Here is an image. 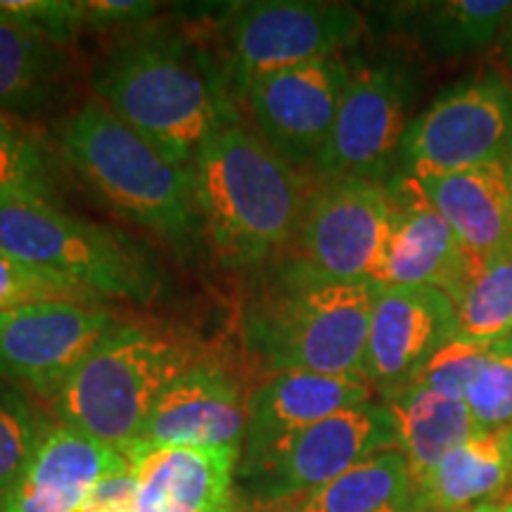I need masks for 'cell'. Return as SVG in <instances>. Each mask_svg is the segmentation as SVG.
<instances>
[{"label": "cell", "instance_id": "4316f807", "mask_svg": "<svg viewBox=\"0 0 512 512\" xmlns=\"http://www.w3.org/2000/svg\"><path fill=\"white\" fill-rule=\"evenodd\" d=\"M0 197L53 202L55 178L43 145L27 126L0 112Z\"/></svg>", "mask_w": 512, "mask_h": 512}, {"label": "cell", "instance_id": "44dd1931", "mask_svg": "<svg viewBox=\"0 0 512 512\" xmlns=\"http://www.w3.org/2000/svg\"><path fill=\"white\" fill-rule=\"evenodd\" d=\"M422 512H460L475 505L512 501V422L479 430L453 448L422 482L413 486Z\"/></svg>", "mask_w": 512, "mask_h": 512}, {"label": "cell", "instance_id": "74e56055", "mask_svg": "<svg viewBox=\"0 0 512 512\" xmlns=\"http://www.w3.org/2000/svg\"><path fill=\"white\" fill-rule=\"evenodd\" d=\"M505 169H508V174H510V181H512V145H510V152H508V157H505Z\"/></svg>", "mask_w": 512, "mask_h": 512}, {"label": "cell", "instance_id": "2e32d148", "mask_svg": "<svg viewBox=\"0 0 512 512\" xmlns=\"http://www.w3.org/2000/svg\"><path fill=\"white\" fill-rule=\"evenodd\" d=\"M133 512H235L240 451L195 446H140L128 451Z\"/></svg>", "mask_w": 512, "mask_h": 512}, {"label": "cell", "instance_id": "83f0119b", "mask_svg": "<svg viewBox=\"0 0 512 512\" xmlns=\"http://www.w3.org/2000/svg\"><path fill=\"white\" fill-rule=\"evenodd\" d=\"M50 427L29 394L0 380V505Z\"/></svg>", "mask_w": 512, "mask_h": 512}, {"label": "cell", "instance_id": "4dcf8cb0", "mask_svg": "<svg viewBox=\"0 0 512 512\" xmlns=\"http://www.w3.org/2000/svg\"><path fill=\"white\" fill-rule=\"evenodd\" d=\"M0 22L64 48L86 31L81 0H0Z\"/></svg>", "mask_w": 512, "mask_h": 512}, {"label": "cell", "instance_id": "ba28073f", "mask_svg": "<svg viewBox=\"0 0 512 512\" xmlns=\"http://www.w3.org/2000/svg\"><path fill=\"white\" fill-rule=\"evenodd\" d=\"M396 448V430L382 401H366L240 458L235 494L242 508L285 501L332 482L377 453Z\"/></svg>", "mask_w": 512, "mask_h": 512}, {"label": "cell", "instance_id": "9c48e42d", "mask_svg": "<svg viewBox=\"0 0 512 512\" xmlns=\"http://www.w3.org/2000/svg\"><path fill=\"white\" fill-rule=\"evenodd\" d=\"M510 145L512 81L501 72L467 76L411 121L396 174L422 181L505 162Z\"/></svg>", "mask_w": 512, "mask_h": 512}, {"label": "cell", "instance_id": "7402d4cb", "mask_svg": "<svg viewBox=\"0 0 512 512\" xmlns=\"http://www.w3.org/2000/svg\"><path fill=\"white\" fill-rule=\"evenodd\" d=\"M389 27L403 31L434 60L482 53L498 43L508 22V0H437L382 10Z\"/></svg>", "mask_w": 512, "mask_h": 512}, {"label": "cell", "instance_id": "5b68a950", "mask_svg": "<svg viewBox=\"0 0 512 512\" xmlns=\"http://www.w3.org/2000/svg\"><path fill=\"white\" fill-rule=\"evenodd\" d=\"M192 347L143 323H114L55 396L60 425L128 453L166 387L195 361Z\"/></svg>", "mask_w": 512, "mask_h": 512}, {"label": "cell", "instance_id": "484cf974", "mask_svg": "<svg viewBox=\"0 0 512 512\" xmlns=\"http://www.w3.org/2000/svg\"><path fill=\"white\" fill-rule=\"evenodd\" d=\"M458 337L470 342H503L512 332V245L491 256H472L463 283L451 294Z\"/></svg>", "mask_w": 512, "mask_h": 512}, {"label": "cell", "instance_id": "ac0fdd59", "mask_svg": "<svg viewBox=\"0 0 512 512\" xmlns=\"http://www.w3.org/2000/svg\"><path fill=\"white\" fill-rule=\"evenodd\" d=\"M387 190L392 197V233L380 285L437 287L451 294L463 283L475 254L467 252L413 178L396 174Z\"/></svg>", "mask_w": 512, "mask_h": 512}, {"label": "cell", "instance_id": "cb8c5ba5", "mask_svg": "<svg viewBox=\"0 0 512 512\" xmlns=\"http://www.w3.org/2000/svg\"><path fill=\"white\" fill-rule=\"evenodd\" d=\"M413 498L411 470L399 448L377 453L318 489L242 512H382Z\"/></svg>", "mask_w": 512, "mask_h": 512}, {"label": "cell", "instance_id": "e575fe53", "mask_svg": "<svg viewBox=\"0 0 512 512\" xmlns=\"http://www.w3.org/2000/svg\"><path fill=\"white\" fill-rule=\"evenodd\" d=\"M460 512H508V503L494 501V503L475 505V508H467V510H460Z\"/></svg>", "mask_w": 512, "mask_h": 512}, {"label": "cell", "instance_id": "1f68e13d", "mask_svg": "<svg viewBox=\"0 0 512 512\" xmlns=\"http://www.w3.org/2000/svg\"><path fill=\"white\" fill-rule=\"evenodd\" d=\"M477 430H496L512 422V354L494 351L463 396Z\"/></svg>", "mask_w": 512, "mask_h": 512}, {"label": "cell", "instance_id": "52a82bcc", "mask_svg": "<svg viewBox=\"0 0 512 512\" xmlns=\"http://www.w3.org/2000/svg\"><path fill=\"white\" fill-rule=\"evenodd\" d=\"M330 140L313 176L387 185L399 171L401 143L411 126L418 74L394 55H351Z\"/></svg>", "mask_w": 512, "mask_h": 512}, {"label": "cell", "instance_id": "d590c367", "mask_svg": "<svg viewBox=\"0 0 512 512\" xmlns=\"http://www.w3.org/2000/svg\"><path fill=\"white\" fill-rule=\"evenodd\" d=\"M382 512H422L420 508H418V503L413 501H406V503H399V505H392V508H387V510H382Z\"/></svg>", "mask_w": 512, "mask_h": 512}, {"label": "cell", "instance_id": "f1b7e54d", "mask_svg": "<svg viewBox=\"0 0 512 512\" xmlns=\"http://www.w3.org/2000/svg\"><path fill=\"white\" fill-rule=\"evenodd\" d=\"M50 299L95 302L93 294L76 285L74 280L29 264L0 247V313L36 302H50Z\"/></svg>", "mask_w": 512, "mask_h": 512}, {"label": "cell", "instance_id": "6da1fadb", "mask_svg": "<svg viewBox=\"0 0 512 512\" xmlns=\"http://www.w3.org/2000/svg\"><path fill=\"white\" fill-rule=\"evenodd\" d=\"M190 171L223 266L254 268L294 247L316 176L285 162L238 114L204 140Z\"/></svg>", "mask_w": 512, "mask_h": 512}, {"label": "cell", "instance_id": "7a4b0ae2", "mask_svg": "<svg viewBox=\"0 0 512 512\" xmlns=\"http://www.w3.org/2000/svg\"><path fill=\"white\" fill-rule=\"evenodd\" d=\"M93 91L114 117L181 166L238 114L202 50L169 29L138 27L119 38L95 67Z\"/></svg>", "mask_w": 512, "mask_h": 512}, {"label": "cell", "instance_id": "8992f818", "mask_svg": "<svg viewBox=\"0 0 512 512\" xmlns=\"http://www.w3.org/2000/svg\"><path fill=\"white\" fill-rule=\"evenodd\" d=\"M0 247L74 280L95 299L150 304L159 273L143 249L117 230L74 219L53 202L0 197Z\"/></svg>", "mask_w": 512, "mask_h": 512}, {"label": "cell", "instance_id": "8d00e7d4", "mask_svg": "<svg viewBox=\"0 0 512 512\" xmlns=\"http://www.w3.org/2000/svg\"><path fill=\"white\" fill-rule=\"evenodd\" d=\"M494 351H503V354H512V332L508 337L503 339V342H498V344H494V347H491Z\"/></svg>", "mask_w": 512, "mask_h": 512}, {"label": "cell", "instance_id": "4fadbf2b", "mask_svg": "<svg viewBox=\"0 0 512 512\" xmlns=\"http://www.w3.org/2000/svg\"><path fill=\"white\" fill-rule=\"evenodd\" d=\"M349 81L347 55L259 76L240 98L261 140L299 171L316 169Z\"/></svg>", "mask_w": 512, "mask_h": 512}, {"label": "cell", "instance_id": "d4e9b609", "mask_svg": "<svg viewBox=\"0 0 512 512\" xmlns=\"http://www.w3.org/2000/svg\"><path fill=\"white\" fill-rule=\"evenodd\" d=\"M69 64L64 46L0 22V112L24 117L48 107Z\"/></svg>", "mask_w": 512, "mask_h": 512}, {"label": "cell", "instance_id": "30bf717a", "mask_svg": "<svg viewBox=\"0 0 512 512\" xmlns=\"http://www.w3.org/2000/svg\"><path fill=\"white\" fill-rule=\"evenodd\" d=\"M366 17L347 3H242L228 24V74L238 93L259 76L344 55L361 41Z\"/></svg>", "mask_w": 512, "mask_h": 512}, {"label": "cell", "instance_id": "f546056e", "mask_svg": "<svg viewBox=\"0 0 512 512\" xmlns=\"http://www.w3.org/2000/svg\"><path fill=\"white\" fill-rule=\"evenodd\" d=\"M494 349L486 344L470 342L465 337H453L451 342L444 344L430 361L422 366L406 387L427 389V392L448 396V399L463 401L465 389L475 380L479 370ZM403 389V387H401Z\"/></svg>", "mask_w": 512, "mask_h": 512}, {"label": "cell", "instance_id": "836d02e7", "mask_svg": "<svg viewBox=\"0 0 512 512\" xmlns=\"http://www.w3.org/2000/svg\"><path fill=\"white\" fill-rule=\"evenodd\" d=\"M498 57H501L505 72H508V79L512 81V12L508 22H505L501 38H498Z\"/></svg>", "mask_w": 512, "mask_h": 512}, {"label": "cell", "instance_id": "3957f363", "mask_svg": "<svg viewBox=\"0 0 512 512\" xmlns=\"http://www.w3.org/2000/svg\"><path fill=\"white\" fill-rule=\"evenodd\" d=\"M377 290L320 278L287 259L242 313L245 351L266 377L290 370L363 375Z\"/></svg>", "mask_w": 512, "mask_h": 512}, {"label": "cell", "instance_id": "e0dca14e", "mask_svg": "<svg viewBox=\"0 0 512 512\" xmlns=\"http://www.w3.org/2000/svg\"><path fill=\"white\" fill-rule=\"evenodd\" d=\"M131 467L124 451L53 425L36 446L0 512H79L93 489Z\"/></svg>", "mask_w": 512, "mask_h": 512}, {"label": "cell", "instance_id": "9a60e30c", "mask_svg": "<svg viewBox=\"0 0 512 512\" xmlns=\"http://www.w3.org/2000/svg\"><path fill=\"white\" fill-rule=\"evenodd\" d=\"M245 427L247 399L242 382L216 358L197 356L159 396L133 448L195 446L242 451Z\"/></svg>", "mask_w": 512, "mask_h": 512}, {"label": "cell", "instance_id": "603a6c76", "mask_svg": "<svg viewBox=\"0 0 512 512\" xmlns=\"http://www.w3.org/2000/svg\"><path fill=\"white\" fill-rule=\"evenodd\" d=\"M382 403L392 413L396 448L406 458L413 486L430 475L453 448L479 432L465 401L427 389L403 387L384 396Z\"/></svg>", "mask_w": 512, "mask_h": 512}, {"label": "cell", "instance_id": "5bb4252c", "mask_svg": "<svg viewBox=\"0 0 512 512\" xmlns=\"http://www.w3.org/2000/svg\"><path fill=\"white\" fill-rule=\"evenodd\" d=\"M453 337H458V316L444 290L380 285L370 313L363 377L384 399L406 387Z\"/></svg>", "mask_w": 512, "mask_h": 512}, {"label": "cell", "instance_id": "ab89813d", "mask_svg": "<svg viewBox=\"0 0 512 512\" xmlns=\"http://www.w3.org/2000/svg\"><path fill=\"white\" fill-rule=\"evenodd\" d=\"M235 512H242V505H240V508H238V510H235Z\"/></svg>", "mask_w": 512, "mask_h": 512}, {"label": "cell", "instance_id": "d6986e66", "mask_svg": "<svg viewBox=\"0 0 512 512\" xmlns=\"http://www.w3.org/2000/svg\"><path fill=\"white\" fill-rule=\"evenodd\" d=\"M375 389L363 375H323L290 370L266 377L247 396V427L240 458L302 432L330 415L373 401Z\"/></svg>", "mask_w": 512, "mask_h": 512}, {"label": "cell", "instance_id": "277c9868", "mask_svg": "<svg viewBox=\"0 0 512 512\" xmlns=\"http://www.w3.org/2000/svg\"><path fill=\"white\" fill-rule=\"evenodd\" d=\"M64 159L83 181L152 233L185 247L200 226L190 166L171 162L162 150L88 100L62 128Z\"/></svg>", "mask_w": 512, "mask_h": 512}, {"label": "cell", "instance_id": "8fae6325", "mask_svg": "<svg viewBox=\"0 0 512 512\" xmlns=\"http://www.w3.org/2000/svg\"><path fill=\"white\" fill-rule=\"evenodd\" d=\"M389 233L387 185L316 176L294 240V261L320 278L380 285Z\"/></svg>", "mask_w": 512, "mask_h": 512}, {"label": "cell", "instance_id": "7c38bea8", "mask_svg": "<svg viewBox=\"0 0 512 512\" xmlns=\"http://www.w3.org/2000/svg\"><path fill=\"white\" fill-rule=\"evenodd\" d=\"M117 320L98 302L50 299L0 313V380L53 403Z\"/></svg>", "mask_w": 512, "mask_h": 512}, {"label": "cell", "instance_id": "ffe728a7", "mask_svg": "<svg viewBox=\"0 0 512 512\" xmlns=\"http://www.w3.org/2000/svg\"><path fill=\"white\" fill-rule=\"evenodd\" d=\"M415 183L470 254L491 256L512 245V181L505 162Z\"/></svg>", "mask_w": 512, "mask_h": 512}, {"label": "cell", "instance_id": "f35d334b", "mask_svg": "<svg viewBox=\"0 0 512 512\" xmlns=\"http://www.w3.org/2000/svg\"><path fill=\"white\" fill-rule=\"evenodd\" d=\"M508 512H512V501H510V505H508Z\"/></svg>", "mask_w": 512, "mask_h": 512}, {"label": "cell", "instance_id": "d6a6232c", "mask_svg": "<svg viewBox=\"0 0 512 512\" xmlns=\"http://www.w3.org/2000/svg\"><path fill=\"white\" fill-rule=\"evenodd\" d=\"M86 31L143 27L157 15L159 3L143 0H81Z\"/></svg>", "mask_w": 512, "mask_h": 512}]
</instances>
